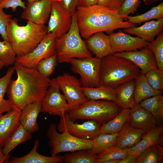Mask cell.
<instances>
[{"label":"cell","instance_id":"obj_33","mask_svg":"<svg viewBox=\"0 0 163 163\" xmlns=\"http://www.w3.org/2000/svg\"><path fill=\"white\" fill-rule=\"evenodd\" d=\"M163 161V148L160 145L148 147L137 157V163H161Z\"/></svg>","mask_w":163,"mask_h":163},{"label":"cell","instance_id":"obj_40","mask_svg":"<svg viewBox=\"0 0 163 163\" xmlns=\"http://www.w3.org/2000/svg\"><path fill=\"white\" fill-rule=\"evenodd\" d=\"M144 74L148 82L154 89L163 91V70L158 68L152 69Z\"/></svg>","mask_w":163,"mask_h":163},{"label":"cell","instance_id":"obj_37","mask_svg":"<svg viewBox=\"0 0 163 163\" xmlns=\"http://www.w3.org/2000/svg\"><path fill=\"white\" fill-rule=\"evenodd\" d=\"M128 155L126 148L121 149L114 146L98 154L96 163H104L111 160H120Z\"/></svg>","mask_w":163,"mask_h":163},{"label":"cell","instance_id":"obj_48","mask_svg":"<svg viewBox=\"0 0 163 163\" xmlns=\"http://www.w3.org/2000/svg\"><path fill=\"white\" fill-rule=\"evenodd\" d=\"M11 158L9 154L6 155L2 151V148L0 149V163H8Z\"/></svg>","mask_w":163,"mask_h":163},{"label":"cell","instance_id":"obj_20","mask_svg":"<svg viewBox=\"0 0 163 163\" xmlns=\"http://www.w3.org/2000/svg\"><path fill=\"white\" fill-rule=\"evenodd\" d=\"M163 30V18L146 22L141 26L124 29L123 31L133 34L148 42L155 40V37Z\"/></svg>","mask_w":163,"mask_h":163},{"label":"cell","instance_id":"obj_47","mask_svg":"<svg viewBox=\"0 0 163 163\" xmlns=\"http://www.w3.org/2000/svg\"><path fill=\"white\" fill-rule=\"evenodd\" d=\"M97 4V0H79L78 6L88 7Z\"/></svg>","mask_w":163,"mask_h":163},{"label":"cell","instance_id":"obj_17","mask_svg":"<svg viewBox=\"0 0 163 163\" xmlns=\"http://www.w3.org/2000/svg\"><path fill=\"white\" fill-rule=\"evenodd\" d=\"M21 110L13 108L0 116V149L16 131L20 124L19 118Z\"/></svg>","mask_w":163,"mask_h":163},{"label":"cell","instance_id":"obj_2","mask_svg":"<svg viewBox=\"0 0 163 163\" xmlns=\"http://www.w3.org/2000/svg\"><path fill=\"white\" fill-rule=\"evenodd\" d=\"M75 14L81 35L86 40L97 32L110 33L116 29L136 26V24L124 21L119 15L118 9L98 4L88 7L78 6Z\"/></svg>","mask_w":163,"mask_h":163},{"label":"cell","instance_id":"obj_7","mask_svg":"<svg viewBox=\"0 0 163 163\" xmlns=\"http://www.w3.org/2000/svg\"><path fill=\"white\" fill-rule=\"evenodd\" d=\"M56 129V124L52 123L47 131L46 136L49 139L48 144L52 156H56L61 152H72L91 149L92 140L77 138L66 131L59 133Z\"/></svg>","mask_w":163,"mask_h":163},{"label":"cell","instance_id":"obj_52","mask_svg":"<svg viewBox=\"0 0 163 163\" xmlns=\"http://www.w3.org/2000/svg\"><path fill=\"white\" fill-rule=\"evenodd\" d=\"M28 3L32 2H34L38 1L40 0H27Z\"/></svg>","mask_w":163,"mask_h":163},{"label":"cell","instance_id":"obj_27","mask_svg":"<svg viewBox=\"0 0 163 163\" xmlns=\"http://www.w3.org/2000/svg\"><path fill=\"white\" fill-rule=\"evenodd\" d=\"M136 105L149 112L157 122L163 119V96L156 95L140 101Z\"/></svg>","mask_w":163,"mask_h":163},{"label":"cell","instance_id":"obj_22","mask_svg":"<svg viewBox=\"0 0 163 163\" xmlns=\"http://www.w3.org/2000/svg\"><path fill=\"white\" fill-rule=\"evenodd\" d=\"M41 112V101L30 103L21 110L19 118L20 124L28 132L31 133L39 129L37 119Z\"/></svg>","mask_w":163,"mask_h":163},{"label":"cell","instance_id":"obj_55","mask_svg":"<svg viewBox=\"0 0 163 163\" xmlns=\"http://www.w3.org/2000/svg\"><path fill=\"white\" fill-rule=\"evenodd\" d=\"M1 0H0V2H1Z\"/></svg>","mask_w":163,"mask_h":163},{"label":"cell","instance_id":"obj_19","mask_svg":"<svg viewBox=\"0 0 163 163\" xmlns=\"http://www.w3.org/2000/svg\"><path fill=\"white\" fill-rule=\"evenodd\" d=\"M163 125L156 127L146 132L136 144L126 148L129 155L137 156L148 147L155 145H162Z\"/></svg>","mask_w":163,"mask_h":163},{"label":"cell","instance_id":"obj_50","mask_svg":"<svg viewBox=\"0 0 163 163\" xmlns=\"http://www.w3.org/2000/svg\"><path fill=\"white\" fill-rule=\"evenodd\" d=\"M156 0H146L145 3V4L147 5L150 4V3H152Z\"/></svg>","mask_w":163,"mask_h":163},{"label":"cell","instance_id":"obj_35","mask_svg":"<svg viewBox=\"0 0 163 163\" xmlns=\"http://www.w3.org/2000/svg\"><path fill=\"white\" fill-rule=\"evenodd\" d=\"M163 18V2H162L146 12L135 16H128V21L135 24H140L153 19L159 20Z\"/></svg>","mask_w":163,"mask_h":163},{"label":"cell","instance_id":"obj_34","mask_svg":"<svg viewBox=\"0 0 163 163\" xmlns=\"http://www.w3.org/2000/svg\"><path fill=\"white\" fill-rule=\"evenodd\" d=\"M97 155L90 149L78 150L65 154L63 162L66 163H96Z\"/></svg>","mask_w":163,"mask_h":163},{"label":"cell","instance_id":"obj_10","mask_svg":"<svg viewBox=\"0 0 163 163\" xmlns=\"http://www.w3.org/2000/svg\"><path fill=\"white\" fill-rule=\"evenodd\" d=\"M60 117L57 130L60 133L66 131L78 138L93 140L100 133L101 124L89 120L82 124L74 123L69 117L67 112Z\"/></svg>","mask_w":163,"mask_h":163},{"label":"cell","instance_id":"obj_15","mask_svg":"<svg viewBox=\"0 0 163 163\" xmlns=\"http://www.w3.org/2000/svg\"><path fill=\"white\" fill-rule=\"evenodd\" d=\"M113 54L129 60L139 69L141 73L144 74L152 69L158 68L154 54L146 47L139 51L118 52Z\"/></svg>","mask_w":163,"mask_h":163},{"label":"cell","instance_id":"obj_36","mask_svg":"<svg viewBox=\"0 0 163 163\" xmlns=\"http://www.w3.org/2000/svg\"><path fill=\"white\" fill-rule=\"evenodd\" d=\"M150 50L155 56L158 68L163 70V31L157 35L155 40L149 43L146 47Z\"/></svg>","mask_w":163,"mask_h":163},{"label":"cell","instance_id":"obj_14","mask_svg":"<svg viewBox=\"0 0 163 163\" xmlns=\"http://www.w3.org/2000/svg\"><path fill=\"white\" fill-rule=\"evenodd\" d=\"M108 36L113 53L140 50L146 47L149 43L139 37L132 36L121 30Z\"/></svg>","mask_w":163,"mask_h":163},{"label":"cell","instance_id":"obj_5","mask_svg":"<svg viewBox=\"0 0 163 163\" xmlns=\"http://www.w3.org/2000/svg\"><path fill=\"white\" fill-rule=\"evenodd\" d=\"M56 54L60 63L68 62L72 58L91 57L86 43L82 39L78 29L75 13L72 17L69 30L55 40Z\"/></svg>","mask_w":163,"mask_h":163},{"label":"cell","instance_id":"obj_3","mask_svg":"<svg viewBox=\"0 0 163 163\" xmlns=\"http://www.w3.org/2000/svg\"><path fill=\"white\" fill-rule=\"evenodd\" d=\"M6 32L16 56H23L31 51L47 33L45 25H39L27 21L26 25L20 26L16 18L9 20Z\"/></svg>","mask_w":163,"mask_h":163},{"label":"cell","instance_id":"obj_38","mask_svg":"<svg viewBox=\"0 0 163 163\" xmlns=\"http://www.w3.org/2000/svg\"><path fill=\"white\" fill-rule=\"evenodd\" d=\"M16 57V54L9 41H0V58L4 66L14 64Z\"/></svg>","mask_w":163,"mask_h":163},{"label":"cell","instance_id":"obj_49","mask_svg":"<svg viewBox=\"0 0 163 163\" xmlns=\"http://www.w3.org/2000/svg\"><path fill=\"white\" fill-rule=\"evenodd\" d=\"M120 160H109L104 162V163H118V162Z\"/></svg>","mask_w":163,"mask_h":163},{"label":"cell","instance_id":"obj_23","mask_svg":"<svg viewBox=\"0 0 163 163\" xmlns=\"http://www.w3.org/2000/svg\"><path fill=\"white\" fill-rule=\"evenodd\" d=\"M39 145V142L37 139L35 141L33 149L29 153L21 157H12L10 158L9 163H58L63 162V156H47L39 153L37 149Z\"/></svg>","mask_w":163,"mask_h":163},{"label":"cell","instance_id":"obj_24","mask_svg":"<svg viewBox=\"0 0 163 163\" xmlns=\"http://www.w3.org/2000/svg\"><path fill=\"white\" fill-rule=\"evenodd\" d=\"M135 79L125 82L115 88L117 93L116 102L122 109H131L136 105L134 97Z\"/></svg>","mask_w":163,"mask_h":163},{"label":"cell","instance_id":"obj_44","mask_svg":"<svg viewBox=\"0 0 163 163\" xmlns=\"http://www.w3.org/2000/svg\"><path fill=\"white\" fill-rule=\"evenodd\" d=\"M66 11L72 16L76 11L79 5V0H59Z\"/></svg>","mask_w":163,"mask_h":163},{"label":"cell","instance_id":"obj_43","mask_svg":"<svg viewBox=\"0 0 163 163\" xmlns=\"http://www.w3.org/2000/svg\"><path fill=\"white\" fill-rule=\"evenodd\" d=\"M18 7L24 10L26 7L25 3L22 0H1L0 2V7L3 9L11 8L13 12L16 11Z\"/></svg>","mask_w":163,"mask_h":163},{"label":"cell","instance_id":"obj_45","mask_svg":"<svg viewBox=\"0 0 163 163\" xmlns=\"http://www.w3.org/2000/svg\"><path fill=\"white\" fill-rule=\"evenodd\" d=\"M97 4L104 7L118 10L121 3L119 0H97Z\"/></svg>","mask_w":163,"mask_h":163},{"label":"cell","instance_id":"obj_13","mask_svg":"<svg viewBox=\"0 0 163 163\" xmlns=\"http://www.w3.org/2000/svg\"><path fill=\"white\" fill-rule=\"evenodd\" d=\"M72 17L64 9L59 0H52L47 33H53L57 38L67 32L71 25Z\"/></svg>","mask_w":163,"mask_h":163},{"label":"cell","instance_id":"obj_51","mask_svg":"<svg viewBox=\"0 0 163 163\" xmlns=\"http://www.w3.org/2000/svg\"><path fill=\"white\" fill-rule=\"evenodd\" d=\"M4 66V63L0 58V71Z\"/></svg>","mask_w":163,"mask_h":163},{"label":"cell","instance_id":"obj_26","mask_svg":"<svg viewBox=\"0 0 163 163\" xmlns=\"http://www.w3.org/2000/svg\"><path fill=\"white\" fill-rule=\"evenodd\" d=\"M135 82L134 97L136 104L144 99L162 94V92L156 90L151 86L144 74L141 72Z\"/></svg>","mask_w":163,"mask_h":163},{"label":"cell","instance_id":"obj_8","mask_svg":"<svg viewBox=\"0 0 163 163\" xmlns=\"http://www.w3.org/2000/svg\"><path fill=\"white\" fill-rule=\"evenodd\" d=\"M101 59L96 57H91L82 59H71L68 62L71 64L72 70L80 75L83 87L93 88L101 85Z\"/></svg>","mask_w":163,"mask_h":163},{"label":"cell","instance_id":"obj_1","mask_svg":"<svg viewBox=\"0 0 163 163\" xmlns=\"http://www.w3.org/2000/svg\"><path fill=\"white\" fill-rule=\"evenodd\" d=\"M14 65L17 78L11 79L6 93L13 108L21 110L30 103L42 101L51 80L36 69L25 67L16 62Z\"/></svg>","mask_w":163,"mask_h":163},{"label":"cell","instance_id":"obj_21","mask_svg":"<svg viewBox=\"0 0 163 163\" xmlns=\"http://www.w3.org/2000/svg\"><path fill=\"white\" fill-rule=\"evenodd\" d=\"M88 50L100 59L110 54H113L110 41L109 36L103 32H96L86 40Z\"/></svg>","mask_w":163,"mask_h":163},{"label":"cell","instance_id":"obj_31","mask_svg":"<svg viewBox=\"0 0 163 163\" xmlns=\"http://www.w3.org/2000/svg\"><path fill=\"white\" fill-rule=\"evenodd\" d=\"M31 139V133L20 124L14 133L5 142L2 151L5 154H8L18 145Z\"/></svg>","mask_w":163,"mask_h":163},{"label":"cell","instance_id":"obj_54","mask_svg":"<svg viewBox=\"0 0 163 163\" xmlns=\"http://www.w3.org/2000/svg\"><path fill=\"white\" fill-rule=\"evenodd\" d=\"M146 0H143V1L144 2H145Z\"/></svg>","mask_w":163,"mask_h":163},{"label":"cell","instance_id":"obj_46","mask_svg":"<svg viewBox=\"0 0 163 163\" xmlns=\"http://www.w3.org/2000/svg\"><path fill=\"white\" fill-rule=\"evenodd\" d=\"M118 163H137V157L133 155H128L120 159Z\"/></svg>","mask_w":163,"mask_h":163},{"label":"cell","instance_id":"obj_11","mask_svg":"<svg viewBox=\"0 0 163 163\" xmlns=\"http://www.w3.org/2000/svg\"><path fill=\"white\" fill-rule=\"evenodd\" d=\"M56 38L55 36L53 33H47L31 51L23 56H16L15 62L25 67L36 69L37 64L41 60L56 54Z\"/></svg>","mask_w":163,"mask_h":163},{"label":"cell","instance_id":"obj_41","mask_svg":"<svg viewBox=\"0 0 163 163\" xmlns=\"http://www.w3.org/2000/svg\"><path fill=\"white\" fill-rule=\"evenodd\" d=\"M139 0H124L118 10L119 15L124 19L136 11L140 6Z\"/></svg>","mask_w":163,"mask_h":163},{"label":"cell","instance_id":"obj_18","mask_svg":"<svg viewBox=\"0 0 163 163\" xmlns=\"http://www.w3.org/2000/svg\"><path fill=\"white\" fill-rule=\"evenodd\" d=\"M128 123L131 126L147 132L156 127L157 122L149 112L136 104L130 110Z\"/></svg>","mask_w":163,"mask_h":163},{"label":"cell","instance_id":"obj_12","mask_svg":"<svg viewBox=\"0 0 163 163\" xmlns=\"http://www.w3.org/2000/svg\"><path fill=\"white\" fill-rule=\"evenodd\" d=\"M60 91L51 80L50 84L41 101V112L61 117L69 111L66 100Z\"/></svg>","mask_w":163,"mask_h":163},{"label":"cell","instance_id":"obj_28","mask_svg":"<svg viewBox=\"0 0 163 163\" xmlns=\"http://www.w3.org/2000/svg\"><path fill=\"white\" fill-rule=\"evenodd\" d=\"M130 109H122L113 118L101 126L100 133L115 134L122 130L128 122Z\"/></svg>","mask_w":163,"mask_h":163},{"label":"cell","instance_id":"obj_4","mask_svg":"<svg viewBox=\"0 0 163 163\" xmlns=\"http://www.w3.org/2000/svg\"><path fill=\"white\" fill-rule=\"evenodd\" d=\"M140 73L139 69L129 60L110 54L101 59L100 84L115 88L135 79Z\"/></svg>","mask_w":163,"mask_h":163},{"label":"cell","instance_id":"obj_6","mask_svg":"<svg viewBox=\"0 0 163 163\" xmlns=\"http://www.w3.org/2000/svg\"><path fill=\"white\" fill-rule=\"evenodd\" d=\"M122 109L114 101L89 100L73 107L67 113L69 118L74 122L79 119H88L103 125L117 116Z\"/></svg>","mask_w":163,"mask_h":163},{"label":"cell","instance_id":"obj_29","mask_svg":"<svg viewBox=\"0 0 163 163\" xmlns=\"http://www.w3.org/2000/svg\"><path fill=\"white\" fill-rule=\"evenodd\" d=\"M82 89L86 97L89 100H103L115 102L117 100V95L115 88L101 85L93 88L82 87Z\"/></svg>","mask_w":163,"mask_h":163},{"label":"cell","instance_id":"obj_39","mask_svg":"<svg viewBox=\"0 0 163 163\" xmlns=\"http://www.w3.org/2000/svg\"><path fill=\"white\" fill-rule=\"evenodd\" d=\"M56 54L43 59L37 64L36 69L41 75L47 78L53 73L57 64Z\"/></svg>","mask_w":163,"mask_h":163},{"label":"cell","instance_id":"obj_9","mask_svg":"<svg viewBox=\"0 0 163 163\" xmlns=\"http://www.w3.org/2000/svg\"><path fill=\"white\" fill-rule=\"evenodd\" d=\"M52 80L62 92L69 110L88 100L81 81L75 76L65 73Z\"/></svg>","mask_w":163,"mask_h":163},{"label":"cell","instance_id":"obj_16","mask_svg":"<svg viewBox=\"0 0 163 163\" xmlns=\"http://www.w3.org/2000/svg\"><path fill=\"white\" fill-rule=\"evenodd\" d=\"M52 0H40L28 3L21 18L39 25H45L50 16Z\"/></svg>","mask_w":163,"mask_h":163},{"label":"cell","instance_id":"obj_30","mask_svg":"<svg viewBox=\"0 0 163 163\" xmlns=\"http://www.w3.org/2000/svg\"><path fill=\"white\" fill-rule=\"evenodd\" d=\"M121 131L115 134L100 133L92 140L91 152L97 155L115 146Z\"/></svg>","mask_w":163,"mask_h":163},{"label":"cell","instance_id":"obj_32","mask_svg":"<svg viewBox=\"0 0 163 163\" xmlns=\"http://www.w3.org/2000/svg\"><path fill=\"white\" fill-rule=\"evenodd\" d=\"M14 71V67H9L5 74L0 78V116L13 108L10 100L5 99L4 96Z\"/></svg>","mask_w":163,"mask_h":163},{"label":"cell","instance_id":"obj_25","mask_svg":"<svg viewBox=\"0 0 163 163\" xmlns=\"http://www.w3.org/2000/svg\"><path fill=\"white\" fill-rule=\"evenodd\" d=\"M146 132L131 126L128 122L121 131L115 146L124 149L137 143Z\"/></svg>","mask_w":163,"mask_h":163},{"label":"cell","instance_id":"obj_42","mask_svg":"<svg viewBox=\"0 0 163 163\" xmlns=\"http://www.w3.org/2000/svg\"><path fill=\"white\" fill-rule=\"evenodd\" d=\"M11 15L5 13L3 9L0 7V34L4 40L8 41L6 32L7 27Z\"/></svg>","mask_w":163,"mask_h":163},{"label":"cell","instance_id":"obj_53","mask_svg":"<svg viewBox=\"0 0 163 163\" xmlns=\"http://www.w3.org/2000/svg\"><path fill=\"white\" fill-rule=\"evenodd\" d=\"M119 0L121 2L122 4L123 3V2H124V0Z\"/></svg>","mask_w":163,"mask_h":163}]
</instances>
